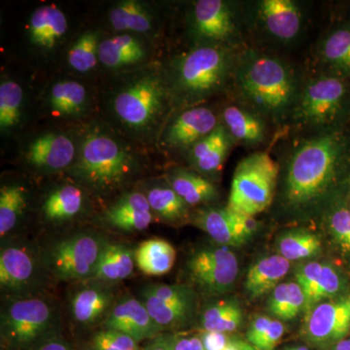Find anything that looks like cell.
Listing matches in <instances>:
<instances>
[{
  "mask_svg": "<svg viewBox=\"0 0 350 350\" xmlns=\"http://www.w3.org/2000/svg\"><path fill=\"white\" fill-rule=\"evenodd\" d=\"M135 259L137 268L145 275H163L174 267L176 251L165 239H151L138 245Z\"/></svg>",
  "mask_w": 350,
  "mask_h": 350,
  "instance_id": "cell-28",
  "label": "cell"
},
{
  "mask_svg": "<svg viewBox=\"0 0 350 350\" xmlns=\"http://www.w3.org/2000/svg\"><path fill=\"white\" fill-rule=\"evenodd\" d=\"M342 288V280L336 269L329 265H323L321 273L317 280V287L312 299L306 304L305 308L306 314H308L315 306L319 305L323 300L335 298Z\"/></svg>",
  "mask_w": 350,
  "mask_h": 350,
  "instance_id": "cell-40",
  "label": "cell"
},
{
  "mask_svg": "<svg viewBox=\"0 0 350 350\" xmlns=\"http://www.w3.org/2000/svg\"><path fill=\"white\" fill-rule=\"evenodd\" d=\"M271 321H273V319H269L268 317H265V315L255 317L254 320L251 322L250 329H248V342L252 345L253 347H256L258 342L261 340V338L264 337L265 334L268 331Z\"/></svg>",
  "mask_w": 350,
  "mask_h": 350,
  "instance_id": "cell-48",
  "label": "cell"
},
{
  "mask_svg": "<svg viewBox=\"0 0 350 350\" xmlns=\"http://www.w3.org/2000/svg\"><path fill=\"white\" fill-rule=\"evenodd\" d=\"M174 350H206L200 336H172Z\"/></svg>",
  "mask_w": 350,
  "mask_h": 350,
  "instance_id": "cell-50",
  "label": "cell"
},
{
  "mask_svg": "<svg viewBox=\"0 0 350 350\" xmlns=\"http://www.w3.org/2000/svg\"><path fill=\"white\" fill-rule=\"evenodd\" d=\"M230 211H231L232 222H234L237 231L241 234V238L246 241L256 231L258 227L257 221L255 220L253 216L244 215V214L232 211V209H230Z\"/></svg>",
  "mask_w": 350,
  "mask_h": 350,
  "instance_id": "cell-47",
  "label": "cell"
},
{
  "mask_svg": "<svg viewBox=\"0 0 350 350\" xmlns=\"http://www.w3.org/2000/svg\"><path fill=\"white\" fill-rule=\"evenodd\" d=\"M243 323V310L237 301L225 300L207 306L200 317L204 332L229 334Z\"/></svg>",
  "mask_w": 350,
  "mask_h": 350,
  "instance_id": "cell-31",
  "label": "cell"
},
{
  "mask_svg": "<svg viewBox=\"0 0 350 350\" xmlns=\"http://www.w3.org/2000/svg\"><path fill=\"white\" fill-rule=\"evenodd\" d=\"M27 206V190L10 183L0 189V236L3 239L19 223Z\"/></svg>",
  "mask_w": 350,
  "mask_h": 350,
  "instance_id": "cell-33",
  "label": "cell"
},
{
  "mask_svg": "<svg viewBox=\"0 0 350 350\" xmlns=\"http://www.w3.org/2000/svg\"><path fill=\"white\" fill-rule=\"evenodd\" d=\"M105 217L108 224L121 231L140 232L153 222L154 213L144 193L131 192L108 207Z\"/></svg>",
  "mask_w": 350,
  "mask_h": 350,
  "instance_id": "cell-17",
  "label": "cell"
},
{
  "mask_svg": "<svg viewBox=\"0 0 350 350\" xmlns=\"http://www.w3.org/2000/svg\"><path fill=\"white\" fill-rule=\"evenodd\" d=\"M142 292L170 305H196L195 292L186 285L150 284L145 287Z\"/></svg>",
  "mask_w": 350,
  "mask_h": 350,
  "instance_id": "cell-41",
  "label": "cell"
},
{
  "mask_svg": "<svg viewBox=\"0 0 350 350\" xmlns=\"http://www.w3.org/2000/svg\"><path fill=\"white\" fill-rule=\"evenodd\" d=\"M84 206L85 195L82 189L72 184H66L55 189L46 197L42 214L49 222H66L79 215Z\"/></svg>",
  "mask_w": 350,
  "mask_h": 350,
  "instance_id": "cell-26",
  "label": "cell"
},
{
  "mask_svg": "<svg viewBox=\"0 0 350 350\" xmlns=\"http://www.w3.org/2000/svg\"><path fill=\"white\" fill-rule=\"evenodd\" d=\"M229 135L218 125L213 133L200 139L191 148V161L202 174H213L220 169L229 150Z\"/></svg>",
  "mask_w": 350,
  "mask_h": 350,
  "instance_id": "cell-27",
  "label": "cell"
},
{
  "mask_svg": "<svg viewBox=\"0 0 350 350\" xmlns=\"http://www.w3.org/2000/svg\"><path fill=\"white\" fill-rule=\"evenodd\" d=\"M36 258L27 247L16 244L2 246L0 251V285L5 291L29 289L38 278Z\"/></svg>",
  "mask_w": 350,
  "mask_h": 350,
  "instance_id": "cell-15",
  "label": "cell"
},
{
  "mask_svg": "<svg viewBox=\"0 0 350 350\" xmlns=\"http://www.w3.org/2000/svg\"><path fill=\"white\" fill-rule=\"evenodd\" d=\"M288 301H289V283H280L273 290L269 297V312L278 319L285 320Z\"/></svg>",
  "mask_w": 350,
  "mask_h": 350,
  "instance_id": "cell-45",
  "label": "cell"
},
{
  "mask_svg": "<svg viewBox=\"0 0 350 350\" xmlns=\"http://www.w3.org/2000/svg\"><path fill=\"white\" fill-rule=\"evenodd\" d=\"M290 269V262L280 255L262 258L250 267L246 275L245 289L251 299L273 292Z\"/></svg>",
  "mask_w": 350,
  "mask_h": 350,
  "instance_id": "cell-22",
  "label": "cell"
},
{
  "mask_svg": "<svg viewBox=\"0 0 350 350\" xmlns=\"http://www.w3.org/2000/svg\"><path fill=\"white\" fill-rule=\"evenodd\" d=\"M113 294L107 288L89 286L76 292L71 300V312L78 323L93 325L107 317L112 308Z\"/></svg>",
  "mask_w": 350,
  "mask_h": 350,
  "instance_id": "cell-23",
  "label": "cell"
},
{
  "mask_svg": "<svg viewBox=\"0 0 350 350\" xmlns=\"http://www.w3.org/2000/svg\"><path fill=\"white\" fill-rule=\"evenodd\" d=\"M145 196L153 213L165 222H181L187 218L188 204L170 185L153 186L148 189Z\"/></svg>",
  "mask_w": 350,
  "mask_h": 350,
  "instance_id": "cell-32",
  "label": "cell"
},
{
  "mask_svg": "<svg viewBox=\"0 0 350 350\" xmlns=\"http://www.w3.org/2000/svg\"><path fill=\"white\" fill-rule=\"evenodd\" d=\"M169 89L162 76L142 69L124 76L113 88L108 109L126 133L137 139L153 138L167 109Z\"/></svg>",
  "mask_w": 350,
  "mask_h": 350,
  "instance_id": "cell-2",
  "label": "cell"
},
{
  "mask_svg": "<svg viewBox=\"0 0 350 350\" xmlns=\"http://www.w3.org/2000/svg\"><path fill=\"white\" fill-rule=\"evenodd\" d=\"M350 332V294L315 306L306 314L304 335L317 347H330Z\"/></svg>",
  "mask_w": 350,
  "mask_h": 350,
  "instance_id": "cell-10",
  "label": "cell"
},
{
  "mask_svg": "<svg viewBox=\"0 0 350 350\" xmlns=\"http://www.w3.org/2000/svg\"><path fill=\"white\" fill-rule=\"evenodd\" d=\"M169 185L188 206L207 204L218 198L217 189L211 181L187 170H174L169 175Z\"/></svg>",
  "mask_w": 350,
  "mask_h": 350,
  "instance_id": "cell-30",
  "label": "cell"
},
{
  "mask_svg": "<svg viewBox=\"0 0 350 350\" xmlns=\"http://www.w3.org/2000/svg\"><path fill=\"white\" fill-rule=\"evenodd\" d=\"M78 145L66 133H47L32 139L25 151V162L41 172H59L75 165Z\"/></svg>",
  "mask_w": 350,
  "mask_h": 350,
  "instance_id": "cell-12",
  "label": "cell"
},
{
  "mask_svg": "<svg viewBox=\"0 0 350 350\" xmlns=\"http://www.w3.org/2000/svg\"><path fill=\"white\" fill-rule=\"evenodd\" d=\"M150 50L144 39L137 34L120 33L103 39L98 49L100 63L113 70L140 66L148 59Z\"/></svg>",
  "mask_w": 350,
  "mask_h": 350,
  "instance_id": "cell-16",
  "label": "cell"
},
{
  "mask_svg": "<svg viewBox=\"0 0 350 350\" xmlns=\"http://www.w3.org/2000/svg\"><path fill=\"white\" fill-rule=\"evenodd\" d=\"M109 24L121 33L145 34L154 29L153 13L146 4L135 0L119 2L110 9Z\"/></svg>",
  "mask_w": 350,
  "mask_h": 350,
  "instance_id": "cell-25",
  "label": "cell"
},
{
  "mask_svg": "<svg viewBox=\"0 0 350 350\" xmlns=\"http://www.w3.org/2000/svg\"><path fill=\"white\" fill-rule=\"evenodd\" d=\"M191 280L207 295L218 296L234 287L239 273V261L227 246L204 248L188 260Z\"/></svg>",
  "mask_w": 350,
  "mask_h": 350,
  "instance_id": "cell-9",
  "label": "cell"
},
{
  "mask_svg": "<svg viewBox=\"0 0 350 350\" xmlns=\"http://www.w3.org/2000/svg\"><path fill=\"white\" fill-rule=\"evenodd\" d=\"M323 54L332 66L350 71V31L340 29L331 34L324 44Z\"/></svg>",
  "mask_w": 350,
  "mask_h": 350,
  "instance_id": "cell-39",
  "label": "cell"
},
{
  "mask_svg": "<svg viewBox=\"0 0 350 350\" xmlns=\"http://www.w3.org/2000/svg\"><path fill=\"white\" fill-rule=\"evenodd\" d=\"M261 14L267 29L282 40L294 38L300 31V12L293 1L265 0L261 3Z\"/></svg>",
  "mask_w": 350,
  "mask_h": 350,
  "instance_id": "cell-24",
  "label": "cell"
},
{
  "mask_svg": "<svg viewBox=\"0 0 350 350\" xmlns=\"http://www.w3.org/2000/svg\"><path fill=\"white\" fill-rule=\"evenodd\" d=\"M285 350H308V347H303V345H298V347H288Z\"/></svg>",
  "mask_w": 350,
  "mask_h": 350,
  "instance_id": "cell-56",
  "label": "cell"
},
{
  "mask_svg": "<svg viewBox=\"0 0 350 350\" xmlns=\"http://www.w3.org/2000/svg\"><path fill=\"white\" fill-rule=\"evenodd\" d=\"M194 223L221 246H239L245 243L237 231L228 208H206L196 214Z\"/></svg>",
  "mask_w": 350,
  "mask_h": 350,
  "instance_id": "cell-29",
  "label": "cell"
},
{
  "mask_svg": "<svg viewBox=\"0 0 350 350\" xmlns=\"http://www.w3.org/2000/svg\"><path fill=\"white\" fill-rule=\"evenodd\" d=\"M144 350H174L172 345V336H157Z\"/></svg>",
  "mask_w": 350,
  "mask_h": 350,
  "instance_id": "cell-51",
  "label": "cell"
},
{
  "mask_svg": "<svg viewBox=\"0 0 350 350\" xmlns=\"http://www.w3.org/2000/svg\"><path fill=\"white\" fill-rule=\"evenodd\" d=\"M55 322L54 310L45 300L21 297L2 310V342L11 350H31L47 340Z\"/></svg>",
  "mask_w": 350,
  "mask_h": 350,
  "instance_id": "cell-6",
  "label": "cell"
},
{
  "mask_svg": "<svg viewBox=\"0 0 350 350\" xmlns=\"http://www.w3.org/2000/svg\"><path fill=\"white\" fill-rule=\"evenodd\" d=\"M284 326L280 320H273L271 321V325L264 337L261 338L256 349L259 350H273L276 345L282 340V336L284 335Z\"/></svg>",
  "mask_w": 350,
  "mask_h": 350,
  "instance_id": "cell-46",
  "label": "cell"
},
{
  "mask_svg": "<svg viewBox=\"0 0 350 350\" xmlns=\"http://www.w3.org/2000/svg\"><path fill=\"white\" fill-rule=\"evenodd\" d=\"M24 92L13 80H2L0 84V129L8 133L22 121Z\"/></svg>",
  "mask_w": 350,
  "mask_h": 350,
  "instance_id": "cell-35",
  "label": "cell"
},
{
  "mask_svg": "<svg viewBox=\"0 0 350 350\" xmlns=\"http://www.w3.org/2000/svg\"><path fill=\"white\" fill-rule=\"evenodd\" d=\"M200 337L206 350H223L232 340L228 334L217 332H204Z\"/></svg>",
  "mask_w": 350,
  "mask_h": 350,
  "instance_id": "cell-49",
  "label": "cell"
},
{
  "mask_svg": "<svg viewBox=\"0 0 350 350\" xmlns=\"http://www.w3.org/2000/svg\"><path fill=\"white\" fill-rule=\"evenodd\" d=\"M223 350H239L238 340H232V342Z\"/></svg>",
  "mask_w": 350,
  "mask_h": 350,
  "instance_id": "cell-55",
  "label": "cell"
},
{
  "mask_svg": "<svg viewBox=\"0 0 350 350\" xmlns=\"http://www.w3.org/2000/svg\"><path fill=\"white\" fill-rule=\"evenodd\" d=\"M105 329L126 334L139 342L153 340L160 334L144 301L133 296L120 299L108 313L105 321Z\"/></svg>",
  "mask_w": 350,
  "mask_h": 350,
  "instance_id": "cell-13",
  "label": "cell"
},
{
  "mask_svg": "<svg viewBox=\"0 0 350 350\" xmlns=\"http://www.w3.org/2000/svg\"><path fill=\"white\" fill-rule=\"evenodd\" d=\"M345 85L337 78H321L306 88L297 117L305 123L320 125L331 121L340 109Z\"/></svg>",
  "mask_w": 350,
  "mask_h": 350,
  "instance_id": "cell-11",
  "label": "cell"
},
{
  "mask_svg": "<svg viewBox=\"0 0 350 350\" xmlns=\"http://www.w3.org/2000/svg\"><path fill=\"white\" fill-rule=\"evenodd\" d=\"M329 227L336 243L345 252L350 253V211L338 209L331 216Z\"/></svg>",
  "mask_w": 350,
  "mask_h": 350,
  "instance_id": "cell-43",
  "label": "cell"
},
{
  "mask_svg": "<svg viewBox=\"0 0 350 350\" xmlns=\"http://www.w3.org/2000/svg\"><path fill=\"white\" fill-rule=\"evenodd\" d=\"M68 29V19L61 9L55 5H44L31 14L29 36L36 47L51 50L66 36Z\"/></svg>",
  "mask_w": 350,
  "mask_h": 350,
  "instance_id": "cell-19",
  "label": "cell"
},
{
  "mask_svg": "<svg viewBox=\"0 0 350 350\" xmlns=\"http://www.w3.org/2000/svg\"><path fill=\"white\" fill-rule=\"evenodd\" d=\"M328 350H350V338H344L337 344L332 345Z\"/></svg>",
  "mask_w": 350,
  "mask_h": 350,
  "instance_id": "cell-53",
  "label": "cell"
},
{
  "mask_svg": "<svg viewBox=\"0 0 350 350\" xmlns=\"http://www.w3.org/2000/svg\"><path fill=\"white\" fill-rule=\"evenodd\" d=\"M107 241L94 234H79L55 244L48 255L51 271L61 280H90Z\"/></svg>",
  "mask_w": 350,
  "mask_h": 350,
  "instance_id": "cell-8",
  "label": "cell"
},
{
  "mask_svg": "<svg viewBox=\"0 0 350 350\" xmlns=\"http://www.w3.org/2000/svg\"><path fill=\"white\" fill-rule=\"evenodd\" d=\"M224 122L232 137L241 142H261L265 135V126L261 121L250 113L241 108L229 107L226 108Z\"/></svg>",
  "mask_w": 350,
  "mask_h": 350,
  "instance_id": "cell-38",
  "label": "cell"
},
{
  "mask_svg": "<svg viewBox=\"0 0 350 350\" xmlns=\"http://www.w3.org/2000/svg\"><path fill=\"white\" fill-rule=\"evenodd\" d=\"M194 27L200 38L226 40L234 32L231 11L221 0H200L195 4Z\"/></svg>",
  "mask_w": 350,
  "mask_h": 350,
  "instance_id": "cell-18",
  "label": "cell"
},
{
  "mask_svg": "<svg viewBox=\"0 0 350 350\" xmlns=\"http://www.w3.org/2000/svg\"><path fill=\"white\" fill-rule=\"evenodd\" d=\"M229 69L227 53L215 46L196 48L174 66L172 89L180 98L198 101L222 86Z\"/></svg>",
  "mask_w": 350,
  "mask_h": 350,
  "instance_id": "cell-5",
  "label": "cell"
},
{
  "mask_svg": "<svg viewBox=\"0 0 350 350\" xmlns=\"http://www.w3.org/2000/svg\"><path fill=\"white\" fill-rule=\"evenodd\" d=\"M100 44L98 31H88L82 33L68 51V66L79 73H88L93 70L100 62Z\"/></svg>",
  "mask_w": 350,
  "mask_h": 350,
  "instance_id": "cell-37",
  "label": "cell"
},
{
  "mask_svg": "<svg viewBox=\"0 0 350 350\" xmlns=\"http://www.w3.org/2000/svg\"><path fill=\"white\" fill-rule=\"evenodd\" d=\"M36 350H71L69 345L59 338H49L39 345Z\"/></svg>",
  "mask_w": 350,
  "mask_h": 350,
  "instance_id": "cell-52",
  "label": "cell"
},
{
  "mask_svg": "<svg viewBox=\"0 0 350 350\" xmlns=\"http://www.w3.org/2000/svg\"><path fill=\"white\" fill-rule=\"evenodd\" d=\"M340 144L335 135L312 138L294 154L288 167L286 196L290 204L305 206L321 197L335 179Z\"/></svg>",
  "mask_w": 350,
  "mask_h": 350,
  "instance_id": "cell-3",
  "label": "cell"
},
{
  "mask_svg": "<svg viewBox=\"0 0 350 350\" xmlns=\"http://www.w3.org/2000/svg\"><path fill=\"white\" fill-rule=\"evenodd\" d=\"M278 165L267 153L244 158L232 177L228 208L253 216L266 211L275 195Z\"/></svg>",
  "mask_w": 350,
  "mask_h": 350,
  "instance_id": "cell-4",
  "label": "cell"
},
{
  "mask_svg": "<svg viewBox=\"0 0 350 350\" xmlns=\"http://www.w3.org/2000/svg\"><path fill=\"white\" fill-rule=\"evenodd\" d=\"M142 301L161 331L182 325L194 312L195 306L170 305L145 292H142Z\"/></svg>",
  "mask_w": 350,
  "mask_h": 350,
  "instance_id": "cell-36",
  "label": "cell"
},
{
  "mask_svg": "<svg viewBox=\"0 0 350 350\" xmlns=\"http://www.w3.org/2000/svg\"><path fill=\"white\" fill-rule=\"evenodd\" d=\"M238 345L239 350H259L256 347H253L250 342H244V340H238Z\"/></svg>",
  "mask_w": 350,
  "mask_h": 350,
  "instance_id": "cell-54",
  "label": "cell"
},
{
  "mask_svg": "<svg viewBox=\"0 0 350 350\" xmlns=\"http://www.w3.org/2000/svg\"><path fill=\"white\" fill-rule=\"evenodd\" d=\"M239 82L248 100L265 112L282 113L293 98L292 76L284 64L273 57L251 59L243 68Z\"/></svg>",
  "mask_w": 350,
  "mask_h": 350,
  "instance_id": "cell-7",
  "label": "cell"
},
{
  "mask_svg": "<svg viewBox=\"0 0 350 350\" xmlns=\"http://www.w3.org/2000/svg\"><path fill=\"white\" fill-rule=\"evenodd\" d=\"M86 87L75 80H62L53 84L46 96V105L55 116L72 118L80 116L88 105Z\"/></svg>",
  "mask_w": 350,
  "mask_h": 350,
  "instance_id": "cell-20",
  "label": "cell"
},
{
  "mask_svg": "<svg viewBox=\"0 0 350 350\" xmlns=\"http://www.w3.org/2000/svg\"><path fill=\"white\" fill-rule=\"evenodd\" d=\"M135 252L121 243H107L90 280L116 282L130 278L135 269Z\"/></svg>",
  "mask_w": 350,
  "mask_h": 350,
  "instance_id": "cell-21",
  "label": "cell"
},
{
  "mask_svg": "<svg viewBox=\"0 0 350 350\" xmlns=\"http://www.w3.org/2000/svg\"><path fill=\"white\" fill-rule=\"evenodd\" d=\"M217 126V118L208 108H191L170 122L163 133V142L172 148H192Z\"/></svg>",
  "mask_w": 350,
  "mask_h": 350,
  "instance_id": "cell-14",
  "label": "cell"
},
{
  "mask_svg": "<svg viewBox=\"0 0 350 350\" xmlns=\"http://www.w3.org/2000/svg\"><path fill=\"white\" fill-rule=\"evenodd\" d=\"M137 152L100 126L88 129L78 144L72 172L85 187L107 195L123 187L139 170Z\"/></svg>",
  "mask_w": 350,
  "mask_h": 350,
  "instance_id": "cell-1",
  "label": "cell"
},
{
  "mask_svg": "<svg viewBox=\"0 0 350 350\" xmlns=\"http://www.w3.org/2000/svg\"><path fill=\"white\" fill-rule=\"evenodd\" d=\"M94 350H140L138 342L121 332L105 330L98 332L93 338Z\"/></svg>",
  "mask_w": 350,
  "mask_h": 350,
  "instance_id": "cell-42",
  "label": "cell"
},
{
  "mask_svg": "<svg viewBox=\"0 0 350 350\" xmlns=\"http://www.w3.org/2000/svg\"><path fill=\"white\" fill-rule=\"evenodd\" d=\"M278 250L288 261H298L319 254L321 241L317 234L303 230L285 232L280 237Z\"/></svg>",
  "mask_w": 350,
  "mask_h": 350,
  "instance_id": "cell-34",
  "label": "cell"
},
{
  "mask_svg": "<svg viewBox=\"0 0 350 350\" xmlns=\"http://www.w3.org/2000/svg\"><path fill=\"white\" fill-rule=\"evenodd\" d=\"M323 265L319 262H306V264L301 265L297 269L296 282L300 285L304 294H305L306 305L310 301L313 293H314L317 280H319L320 273H321Z\"/></svg>",
  "mask_w": 350,
  "mask_h": 350,
  "instance_id": "cell-44",
  "label": "cell"
}]
</instances>
